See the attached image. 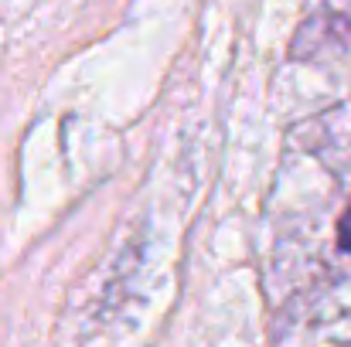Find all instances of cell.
<instances>
[{
    "instance_id": "cell-1",
    "label": "cell",
    "mask_w": 351,
    "mask_h": 347,
    "mask_svg": "<svg viewBox=\"0 0 351 347\" xmlns=\"http://www.w3.org/2000/svg\"><path fill=\"white\" fill-rule=\"evenodd\" d=\"M338 245L345 252H351V205H348V211L341 215V225H338Z\"/></svg>"
}]
</instances>
